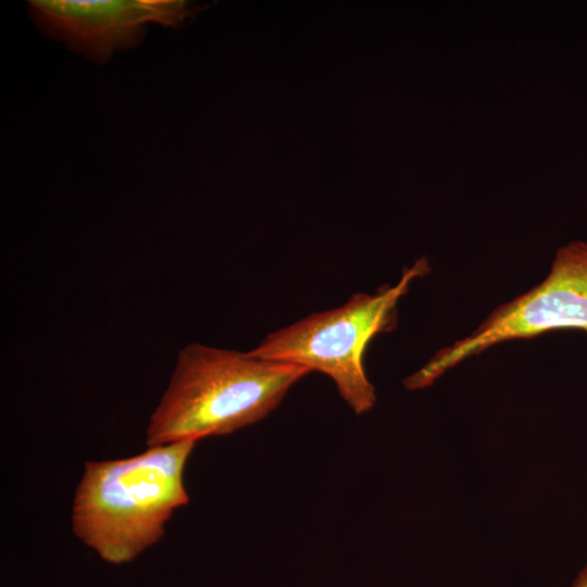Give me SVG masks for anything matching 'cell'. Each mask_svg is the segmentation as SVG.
I'll return each mask as SVG.
<instances>
[{
  "label": "cell",
  "mask_w": 587,
  "mask_h": 587,
  "mask_svg": "<svg viewBox=\"0 0 587 587\" xmlns=\"http://www.w3.org/2000/svg\"><path fill=\"white\" fill-rule=\"evenodd\" d=\"M196 440L151 446L137 455L87 461L76 488L73 532L105 562H130L163 535L188 503L184 469Z\"/></svg>",
  "instance_id": "6da1fadb"
},
{
  "label": "cell",
  "mask_w": 587,
  "mask_h": 587,
  "mask_svg": "<svg viewBox=\"0 0 587 587\" xmlns=\"http://www.w3.org/2000/svg\"><path fill=\"white\" fill-rule=\"evenodd\" d=\"M309 373L250 352L190 344L178 353L170 385L151 415L147 445L198 441L259 422Z\"/></svg>",
  "instance_id": "7a4b0ae2"
},
{
  "label": "cell",
  "mask_w": 587,
  "mask_h": 587,
  "mask_svg": "<svg viewBox=\"0 0 587 587\" xmlns=\"http://www.w3.org/2000/svg\"><path fill=\"white\" fill-rule=\"evenodd\" d=\"M428 272V261L421 258L404 268L395 286L385 285L374 294H354L341 307L313 313L267 335L249 352L327 375L350 409L363 414L376 399L365 374V349L377 334L395 327L400 298L413 279Z\"/></svg>",
  "instance_id": "3957f363"
},
{
  "label": "cell",
  "mask_w": 587,
  "mask_h": 587,
  "mask_svg": "<svg viewBox=\"0 0 587 587\" xmlns=\"http://www.w3.org/2000/svg\"><path fill=\"white\" fill-rule=\"evenodd\" d=\"M554 329L587 333V242L572 241L559 249L539 285L498 307L470 336L438 351L407 378L405 387H427L447 370L491 346Z\"/></svg>",
  "instance_id": "277c9868"
},
{
  "label": "cell",
  "mask_w": 587,
  "mask_h": 587,
  "mask_svg": "<svg viewBox=\"0 0 587 587\" xmlns=\"http://www.w3.org/2000/svg\"><path fill=\"white\" fill-rule=\"evenodd\" d=\"M29 9L49 36L99 63L137 45L147 23L177 26L191 14L180 0H33Z\"/></svg>",
  "instance_id": "5b68a950"
},
{
  "label": "cell",
  "mask_w": 587,
  "mask_h": 587,
  "mask_svg": "<svg viewBox=\"0 0 587 587\" xmlns=\"http://www.w3.org/2000/svg\"><path fill=\"white\" fill-rule=\"evenodd\" d=\"M572 587H587V564L582 570V572L577 575Z\"/></svg>",
  "instance_id": "8992f818"
}]
</instances>
